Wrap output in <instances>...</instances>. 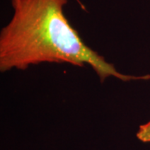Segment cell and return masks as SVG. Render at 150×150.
Here are the masks:
<instances>
[{
    "instance_id": "3",
    "label": "cell",
    "mask_w": 150,
    "mask_h": 150,
    "mask_svg": "<svg viewBox=\"0 0 150 150\" xmlns=\"http://www.w3.org/2000/svg\"><path fill=\"white\" fill-rule=\"evenodd\" d=\"M10 1H12V0H10Z\"/></svg>"
},
{
    "instance_id": "2",
    "label": "cell",
    "mask_w": 150,
    "mask_h": 150,
    "mask_svg": "<svg viewBox=\"0 0 150 150\" xmlns=\"http://www.w3.org/2000/svg\"><path fill=\"white\" fill-rule=\"evenodd\" d=\"M136 136L141 142L150 143V121L140 125Z\"/></svg>"
},
{
    "instance_id": "1",
    "label": "cell",
    "mask_w": 150,
    "mask_h": 150,
    "mask_svg": "<svg viewBox=\"0 0 150 150\" xmlns=\"http://www.w3.org/2000/svg\"><path fill=\"white\" fill-rule=\"evenodd\" d=\"M13 13L0 32V71L24 70L43 63L90 65L101 82L145 77L123 74L83 43L65 17L68 0H12Z\"/></svg>"
}]
</instances>
